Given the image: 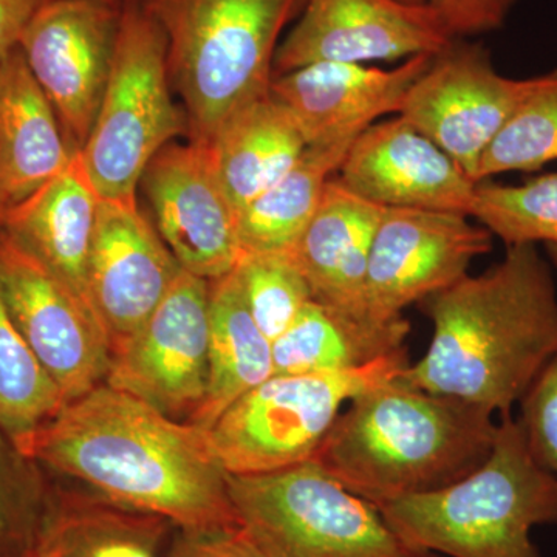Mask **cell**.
Listing matches in <instances>:
<instances>
[{"label":"cell","instance_id":"6da1fadb","mask_svg":"<svg viewBox=\"0 0 557 557\" xmlns=\"http://www.w3.org/2000/svg\"><path fill=\"white\" fill-rule=\"evenodd\" d=\"M22 457L177 530L240 527L208 431L106 383L65 403Z\"/></svg>","mask_w":557,"mask_h":557},{"label":"cell","instance_id":"7a4b0ae2","mask_svg":"<svg viewBox=\"0 0 557 557\" xmlns=\"http://www.w3.org/2000/svg\"><path fill=\"white\" fill-rule=\"evenodd\" d=\"M426 355L399 379L490 413L508 416L557 351V289L536 245H509L480 276L421 300Z\"/></svg>","mask_w":557,"mask_h":557},{"label":"cell","instance_id":"3957f363","mask_svg":"<svg viewBox=\"0 0 557 557\" xmlns=\"http://www.w3.org/2000/svg\"><path fill=\"white\" fill-rule=\"evenodd\" d=\"M493 413L399 379L347 403L311 460L376 507L453 485L485 463Z\"/></svg>","mask_w":557,"mask_h":557},{"label":"cell","instance_id":"277c9868","mask_svg":"<svg viewBox=\"0 0 557 557\" xmlns=\"http://www.w3.org/2000/svg\"><path fill=\"white\" fill-rule=\"evenodd\" d=\"M160 25L189 141L208 145L270 94L282 33L306 0H135Z\"/></svg>","mask_w":557,"mask_h":557},{"label":"cell","instance_id":"5b68a950","mask_svg":"<svg viewBox=\"0 0 557 557\" xmlns=\"http://www.w3.org/2000/svg\"><path fill=\"white\" fill-rule=\"evenodd\" d=\"M379 508L399 536L435 555L541 557L531 531L557 525V479L534 460L518 418L508 413L482 467L453 485Z\"/></svg>","mask_w":557,"mask_h":557},{"label":"cell","instance_id":"8992f818","mask_svg":"<svg viewBox=\"0 0 557 557\" xmlns=\"http://www.w3.org/2000/svg\"><path fill=\"white\" fill-rule=\"evenodd\" d=\"M237 520L263 557H442L409 544L317 461L228 474Z\"/></svg>","mask_w":557,"mask_h":557},{"label":"cell","instance_id":"52a82bcc","mask_svg":"<svg viewBox=\"0 0 557 557\" xmlns=\"http://www.w3.org/2000/svg\"><path fill=\"white\" fill-rule=\"evenodd\" d=\"M172 89L166 36L135 0H123L112 72L79 152L101 199H137L150 160L188 132Z\"/></svg>","mask_w":557,"mask_h":557},{"label":"cell","instance_id":"ba28073f","mask_svg":"<svg viewBox=\"0 0 557 557\" xmlns=\"http://www.w3.org/2000/svg\"><path fill=\"white\" fill-rule=\"evenodd\" d=\"M409 364L406 350L348 372L273 375L220 416L209 442L231 475L296 467L313 458L348 401Z\"/></svg>","mask_w":557,"mask_h":557},{"label":"cell","instance_id":"9c48e42d","mask_svg":"<svg viewBox=\"0 0 557 557\" xmlns=\"http://www.w3.org/2000/svg\"><path fill=\"white\" fill-rule=\"evenodd\" d=\"M0 285L22 338L64 403L104 383L112 344L97 311L2 230Z\"/></svg>","mask_w":557,"mask_h":557},{"label":"cell","instance_id":"30bf717a","mask_svg":"<svg viewBox=\"0 0 557 557\" xmlns=\"http://www.w3.org/2000/svg\"><path fill=\"white\" fill-rule=\"evenodd\" d=\"M533 84L500 75L482 44L454 39L410 87L398 115L478 183L480 160Z\"/></svg>","mask_w":557,"mask_h":557},{"label":"cell","instance_id":"8fae6325","mask_svg":"<svg viewBox=\"0 0 557 557\" xmlns=\"http://www.w3.org/2000/svg\"><path fill=\"white\" fill-rule=\"evenodd\" d=\"M120 21L121 3L46 0L22 36V54L75 152L86 145L104 97Z\"/></svg>","mask_w":557,"mask_h":557},{"label":"cell","instance_id":"7c38bea8","mask_svg":"<svg viewBox=\"0 0 557 557\" xmlns=\"http://www.w3.org/2000/svg\"><path fill=\"white\" fill-rule=\"evenodd\" d=\"M208 372L209 282L183 270L145 324L113 350L104 383L189 421L207 395Z\"/></svg>","mask_w":557,"mask_h":557},{"label":"cell","instance_id":"4fadbf2b","mask_svg":"<svg viewBox=\"0 0 557 557\" xmlns=\"http://www.w3.org/2000/svg\"><path fill=\"white\" fill-rule=\"evenodd\" d=\"M460 212L386 208L370 252L366 306L388 321L467 276L493 248V234Z\"/></svg>","mask_w":557,"mask_h":557},{"label":"cell","instance_id":"5bb4252c","mask_svg":"<svg viewBox=\"0 0 557 557\" xmlns=\"http://www.w3.org/2000/svg\"><path fill=\"white\" fill-rule=\"evenodd\" d=\"M139 188L183 270L208 282L233 273L244 255L237 214L208 145H168L150 160Z\"/></svg>","mask_w":557,"mask_h":557},{"label":"cell","instance_id":"9a60e30c","mask_svg":"<svg viewBox=\"0 0 557 557\" xmlns=\"http://www.w3.org/2000/svg\"><path fill=\"white\" fill-rule=\"evenodd\" d=\"M453 40L429 3L306 0L295 27L281 40L274 75L314 62H403L437 54Z\"/></svg>","mask_w":557,"mask_h":557},{"label":"cell","instance_id":"2e32d148","mask_svg":"<svg viewBox=\"0 0 557 557\" xmlns=\"http://www.w3.org/2000/svg\"><path fill=\"white\" fill-rule=\"evenodd\" d=\"M182 271L137 199H101L87 262V292L108 330L112 354L145 324Z\"/></svg>","mask_w":557,"mask_h":557},{"label":"cell","instance_id":"e0dca14e","mask_svg":"<svg viewBox=\"0 0 557 557\" xmlns=\"http://www.w3.org/2000/svg\"><path fill=\"white\" fill-rule=\"evenodd\" d=\"M434 57L418 54L392 70L314 62L274 75L270 94L292 113L307 148L346 145L381 116L399 113L410 87Z\"/></svg>","mask_w":557,"mask_h":557},{"label":"cell","instance_id":"ac0fdd59","mask_svg":"<svg viewBox=\"0 0 557 557\" xmlns=\"http://www.w3.org/2000/svg\"><path fill=\"white\" fill-rule=\"evenodd\" d=\"M338 172L348 189L380 207L460 212L471 218L478 183L399 115L362 132Z\"/></svg>","mask_w":557,"mask_h":557},{"label":"cell","instance_id":"d6986e66","mask_svg":"<svg viewBox=\"0 0 557 557\" xmlns=\"http://www.w3.org/2000/svg\"><path fill=\"white\" fill-rule=\"evenodd\" d=\"M384 211L348 189L339 177L329 180L317 214L292 249L317 302L354 317H369L370 252Z\"/></svg>","mask_w":557,"mask_h":557},{"label":"cell","instance_id":"ffe728a7","mask_svg":"<svg viewBox=\"0 0 557 557\" xmlns=\"http://www.w3.org/2000/svg\"><path fill=\"white\" fill-rule=\"evenodd\" d=\"M100 201L76 152L60 174L30 197L3 209L0 230L90 304L87 262Z\"/></svg>","mask_w":557,"mask_h":557},{"label":"cell","instance_id":"44dd1931","mask_svg":"<svg viewBox=\"0 0 557 557\" xmlns=\"http://www.w3.org/2000/svg\"><path fill=\"white\" fill-rule=\"evenodd\" d=\"M75 153L17 47L0 62V209L30 197Z\"/></svg>","mask_w":557,"mask_h":557},{"label":"cell","instance_id":"7402d4cb","mask_svg":"<svg viewBox=\"0 0 557 557\" xmlns=\"http://www.w3.org/2000/svg\"><path fill=\"white\" fill-rule=\"evenodd\" d=\"M408 319L379 321L310 300L273 347L274 375L348 372L408 350Z\"/></svg>","mask_w":557,"mask_h":557},{"label":"cell","instance_id":"603a6c76","mask_svg":"<svg viewBox=\"0 0 557 557\" xmlns=\"http://www.w3.org/2000/svg\"><path fill=\"white\" fill-rule=\"evenodd\" d=\"M209 149L220 182L239 214L298 163L307 143L292 113L269 94L234 113Z\"/></svg>","mask_w":557,"mask_h":557},{"label":"cell","instance_id":"cb8c5ba5","mask_svg":"<svg viewBox=\"0 0 557 557\" xmlns=\"http://www.w3.org/2000/svg\"><path fill=\"white\" fill-rule=\"evenodd\" d=\"M273 375L271 341L249 313L234 271L209 281L208 387L190 423L209 431L234 401Z\"/></svg>","mask_w":557,"mask_h":557},{"label":"cell","instance_id":"d4e9b609","mask_svg":"<svg viewBox=\"0 0 557 557\" xmlns=\"http://www.w3.org/2000/svg\"><path fill=\"white\" fill-rule=\"evenodd\" d=\"M172 523L95 494L62 498L32 557H166Z\"/></svg>","mask_w":557,"mask_h":557},{"label":"cell","instance_id":"484cf974","mask_svg":"<svg viewBox=\"0 0 557 557\" xmlns=\"http://www.w3.org/2000/svg\"><path fill=\"white\" fill-rule=\"evenodd\" d=\"M354 143L307 148L298 163L237 214L242 252L292 251Z\"/></svg>","mask_w":557,"mask_h":557},{"label":"cell","instance_id":"4316f807","mask_svg":"<svg viewBox=\"0 0 557 557\" xmlns=\"http://www.w3.org/2000/svg\"><path fill=\"white\" fill-rule=\"evenodd\" d=\"M64 405L14 324L0 285V431L22 457L33 435Z\"/></svg>","mask_w":557,"mask_h":557},{"label":"cell","instance_id":"83f0119b","mask_svg":"<svg viewBox=\"0 0 557 557\" xmlns=\"http://www.w3.org/2000/svg\"><path fill=\"white\" fill-rule=\"evenodd\" d=\"M557 160V69L534 76L533 89L482 157L478 183L505 172H531Z\"/></svg>","mask_w":557,"mask_h":557},{"label":"cell","instance_id":"f1b7e54d","mask_svg":"<svg viewBox=\"0 0 557 557\" xmlns=\"http://www.w3.org/2000/svg\"><path fill=\"white\" fill-rule=\"evenodd\" d=\"M471 218L509 245H557V172L523 185H475Z\"/></svg>","mask_w":557,"mask_h":557},{"label":"cell","instance_id":"f546056e","mask_svg":"<svg viewBox=\"0 0 557 557\" xmlns=\"http://www.w3.org/2000/svg\"><path fill=\"white\" fill-rule=\"evenodd\" d=\"M234 274L249 313L271 343L313 300L309 281L292 251L244 252Z\"/></svg>","mask_w":557,"mask_h":557},{"label":"cell","instance_id":"4dcf8cb0","mask_svg":"<svg viewBox=\"0 0 557 557\" xmlns=\"http://www.w3.org/2000/svg\"><path fill=\"white\" fill-rule=\"evenodd\" d=\"M518 418L528 450L557 479V351L519 401Z\"/></svg>","mask_w":557,"mask_h":557},{"label":"cell","instance_id":"1f68e13d","mask_svg":"<svg viewBox=\"0 0 557 557\" xmlns=\"http://www.w3.org/2000/svg\"><path fill=\"white\" fill-rule=\"evenodd\" d=\"M454 39L504 27L519 0H428Z\"/></svg>","mask_w":557,"mask_h":557},{"label":"cell","instance_id":"d6a6232c","mask_svg":"<svg viewBox=\"0 0 557 557\" xmlns=\"http://www.w3.org/2000/svg\"><path fill=\"white\" fill-rule=\"evenodd\" d=\"M166 557H263L244 528L178 530Z\"/></svg>","mask_w":557,"mask_h":557},{"label":"cell","instance_id":"836d02e7","mask_svg":"<svg viewBox=\"0 0 557 557\" xmlns=\"http://www.w3.org/2000/svg\"><path fill=\"white\" fill-rule=\"evenodd\" d=\"M46 0H0V62L20 47L35 14Z\"/></svg>","mask_w":557,"mask_h":557},{"label":"cell","instance_id":"e575fe53","mask_svg":"<svg viewBox=\"0 0 557 557\" xmlns=\"http://www.w3.org/2000/svg\"><path fill=\"white\" fill-rule=\"evenodd\" d=\"M11 519H13V498H11V490L5 471H3L2 465H0V539L5 537L7 533H9Z\"/></svg>","mask_w":557,"mask_h":557},{"label":"cell","instance_id":"d590c367","mask_svg":"<svg viewBox=\"0 0 557 557\" xmlns=\"http://www.w3.org/2000/svg\"><path fill=\"white\" fill-rule=\"evenodd\" d=\"M549 259L553 260V263L557 267V245H547Z\"/></svg>","mask_w":557,"mask_h":557},{"label":"cell","instance_id":"8d00e7d4","mask_svg":"<svg viewBox=\"0 0 557 557\" xmlns=\"http://www.w3.org/2000/svg\"><path fill=\"white\" fill-rule=\"evenodd\" d=\"M403 2H408V3H428V0H403Z\"/></svg>","mask_w":557,"mask_h":557},{"label":"cell","instance_id":"74e56055","mask_svg":"<svg viewBox=\"0 0 557 557\" xmlns=\"http://www.w3.org/2000/svg\"><path fill=\"white\" fill-rule=\"evenodd\" d=\"M104 2L115 3V5H120V3L123 2V0H104Z\"/></svg>","mask_w":557,"mask_h":557},{"label":"cell","instance_id":"f35d334b","mask_svg":"<svg viewBox=\"0 0 557 557\" xmlns=\"http://www.w3.org/2000/svg\"><path fill=\"white\" fill-rule=\"evenodd\" d=\"M22 557H32V553H27V555H24Z\"/></svg>","mask_w":557,"mask_h":557}]
</instances>
